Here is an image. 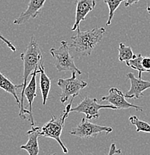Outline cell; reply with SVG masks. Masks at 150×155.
Wrapping results in <instances>:
<instances>
[{
    "mask_svg": "<svg viewBox=\"0 0 150 155\" xmlns=\"http://www.w3.org/2000/svg\"><path fill=\"white\" fill-rule=\"evenodd\" d=\"M46 1V0H30L26 10L21 13L20 15L14 19V24L22 25L28 22L31 19L36 18L44 6Z\"/></svg>",
    "mask_w": 150,
    "mask_h": 155,
    "instance_id": "10",
    "label": "cell"
},
{
    "mask_svg": "<svg viewBox=\"0 0 150 155\" xmlns=\"http://www.w3.org/2000/svg\"><path fill=\"white\" fill-rule=\"evenodd\" d=\"M0 40H1L2 43H4L5 44L7 45L8 47L10 48L11 51H12L13 52H16V51H17V47H16V46H14L12 43H11L10 40H8L7 38H5V37L3 36L1 33H0Z\"/></svg>",
    "mask_w": 150,
    "mask_h": 155,
    "instance_id": "20",
    "label": "cell"
},
{
    "mask_svg": "<svg viewBox=\"0 0 150 155\" xmlns=\"http://www.w3.org/2000/svg\"><path fill=\"white\" fill-rule=\"evenodd\" d=\"M129 121L131 124L136 127V131L144 132V133L150 134V124L145 121L140 120L139 118L136 116H132L129 117Z\"/></svg>",
    "mask_w": 150,
    "mask_h": 155,
    "instance_id": "17",
    "label": "cell"
},
{
    "mask_svg": "<svg viewBox=\"0 0 150 155\" xmlns=\"http://www.w3.org/2000/svg\"><path fill=\"white\" fill-rule=\"evenodd\" d=\"M139 1L140 0H126L125 3V6L126 8L130 7V6H132V5L137 4Z\"/></svg>",
    "mask_w": 150,
    "mask_h": 155,
    "instance_id": "23",
    "label": "cell"
},
{
    "mask_svg": "<svg viewBox=\"0 0 150 155\" xmlns=\"http://www.w3.org/2000/svg\"><path fill=\"white\" fill-rule=\"evenodd\" d=\"M74 98H71L70 102L67 104L65 107V110L63 112L62 116L60 117H56L54 115L52 116V119L48 122H46L43 127H38V126L33 125V127L38 134L40 137H49V138L54 139L56 140L59 145L61 146L63 152L64 154H68V148L65 146L63 141L61 140V134H62L63 129L65 125L66 119L68 118L69 114H70L71 108H72V101Z\"/></svg>",
    "mask_w": 150,
    "mask_h": 155,
    "instance_id": "3",
    "label": "cell"
},
{
    "mask_svg": "<svg viewBox=\"0 0 150 155\" xmlns=\"http://www.w3.org/2000/svg\"><path fill=\"white\" fill-rule=\"evenodd\" d=\"M57 84L61 90V102L65 104L70 98H75L79 96L81 90L88 86V82L77 78V72H72V76L58 79Z\"/></svg>",
    "mask_w": 150,
    "mask_h": 155,
    "instance_id": "5",
    "label": "cell"
},
{
    "mask_svg": "<svg viewBox=\"0 0 150 155\" xmlns=\"http://www.w3.org/2000/svg\"><path fill=\"white\" fill-rule=\"evenodd\" d=\"M100 101L108 102L111 105L116 107L117 110L134 108L138 111H143V108L142 107L128 102L126 100L125 94L117 87H111L109 90L108 95L100 98Z\"/></svg>",
    "mask_w": 150,
    "mask_h": 155,
    "instance_id": "8",
    "label": "cell"
},
{
    "mask_svg": "<svg viewBox=\"0 0 150 155\" xmlns=\"http://www.w3.org/2000/svg\"><path fill=\"white\" fill-rule=\"evenodd\" d=\"M105 33V28L103 27H96L84 31L78 28L76 35L71 38L72 43L70 44V47L75 51L77 55L81 57L89 56L102 40Z\"/></svg>",
    "mask_w": 150,
    "mask_h": 155,
    "instance_id": "2",
    "label": "cell"
},
{
    "mask_svg": "<svg viewBox=\"0 0 150 155\" xmlns=\"http://www.w3.org/2000/svg\"><path fill=\"white\" fill-rule=\"evenodd\" d=\"M20 58L23 62V76H22L23 87L21 90L20 93V107L19 116L23 120H26V114L30 116V112L28 110L25 109L24 106V98H25L24 91L28 84V77L32 75L37 69H39L40 64L43 63V53L35 36L32 37L25 51L20 54Z\"/></svg>",
    "mask_w": 150,
    "mask_h": 155,
    "instance_id": "1",
    "label": "cell"
},
{
    "mask_svg": "<svg viewBox=\"0 0 150 155\" xmlns=\"http://www.w3.org/2000/svg\"><path fill=\"white\" fill-rule=\"evenodd\" d=\"M40 69V89L41 92L42 98H43V104L46 105L48 98L51 90V80L45 72L43 63L39 67Z\"/></svg>",
    "mask_w": 150,
    "mask_h": 155,
    "instance_id": "15",
    "label": "cell"
},
{
    "mask_svg": "<svg viewBox=\"0 0 150 155\" xmlns=\"http://www.w3.org/2000/svg\"><path fill=\"white\" fill-rule=\"evenodd\" d=\"M146 72H150V69H149V70H147V71H146Z\"/></svg>",
    "mask_w": 150,
    "mask_h": 155,
    "instance_id": "25",
    "label": "cell"
},
{
    "mask_svg": "<svg viewBox=\"0 0 150 155\" xmlns=\"http://www.w3.org/2000/svg\"><path fill=\"white\" fill-rule=\"evenodd\" d=\"M143 57L141 54H138L134 59L131 60L129 62L126 64L128 67L132 68L135 70L138 71V78H142V73L144 72V69H143V65H142V61H143Z\"/></svg>",
    "mask_w": 150,
    "mask_h": 155,
    "instance_id": "19",
    "label": "cell"
},
{
    "mask_svg": "<svg viewBox=\"0 0 150 155\" xmlns=\"http://www.w3.org/2000/svg\"><path fill=\"white\" fill-rule=\"evenodd\" d=\"M103 1L108 5V7L109 9L108 19L106 22V25H110L111 22H112V19L114 17L115 11L120 7L121 3L124 1H126V0H103Z\"/></svg>",
    "mask_w": 150,
    "mask_h": 155,
    "instance_id": "18",
    "label": "cell"
},
{
    "mask_svg": "<svg viewBox=\"0 0 150 155\" xmlns=\"http://www.w3.org/2000/svg\"><path fill=\"white\" fill-rule=\"evenodd\" d=\"M119 51V61L120 62H125L128 64L131 60L134 59L136 57V54H134L132 48L131 46H126L124 43H120L118 48Z\"/></svg>",
    "mask_w": 150,
    "mask_h": 155,
    "instance_id": "16",
    "label": "cell"
},
{
    "mask_svg": "<svg viewBox=\"0 0 150 155\" xmlns=\"http://www.w3.org/2000/svg\"><path fill=\"white\" fill-rule=\"evenodd\" d=\"M96 5V0H77L75 22L71 28L72 31L80 28L81 22L86 19L87 15L95 8Z\"/></svg>",
    "mask_w": 150,
    "mask_h": 155,
    "instance_id": "11",
    "label": "cell"
},
{
    "mask_svg": "<svg viewBox=\"0 0 150 155\" xmlns=\"http://www.w3.org/2000/svg\"><path fill=\"white\" fill-rule=\"evenodd\" d=\"M147 11H148V13H149V14L150 15V6L149 5H147Z\"/></svg>",
    "mask_w": 150,
    "mask_h": 155,
    "instance_id": "24",
    "label": "cell"
},
{
    "mask_svg": "<svg viewBox=\"0 0 150 155\" xmlns=\"http://www.w3.org/2000/svg\"><path fill=\"white\" fill-rule=\"evenodd\" d=\"M142 65L144 69V72L150 69V57H143L142 61Z\"/></svg>",
    "mask_w": 150,
    "mask_h": 155,
    "instance_id": "22",
    "label": "cell"
},
{
    "mask_svg": "<svg viewBox=\"0 0 150 155\" xmlns=\"http://www.w3.org/2000/svg\"><path fill=\"white\" fill-rule=\"evenodd\" d=\"M113 131V128L107 126H102L93 123L86 118H83L81 122L70 132V134L82 139H89L96 137L99 134L105 132L110 134Z\"/></svg>",
    "mask_w": 150,
    "mask_h": 155,
    "instance_id": "7",
    "label": "cell"
},
{
    "mask_svg": "<svg viewBox=\"0 0 150 155\" xmlns=\"http://www.w3.org/2000/svg\"><path fill=\"white\" fill-rule=\"evenodd\" d=\"M126 77L130 81L131 87L126 94H125V98L139 99L143 96V92L150 88V81L139 78H138L132 72L127 74Z\"/></svg>",
    "mask_w": 150,
    "mask_h": 155,
    "instance_id": "9",
    "label": "cell"
},
{
    "mask_svg": "<svg viewBox=\"0 0 150 155\" xmlns=\"http://www.w3.org/2000/svg\"><path fill=\"white\" fill-rule=\"evenodd\" d=\"M51 155H56L55 154H51Z\"/></svg>",
    "mask_w": 150,
    "mask_h": 155,
    "instance_id": "26",
    "label": "cell"
},
{
    "mask_svg": "<svg viewBox=\"0 0 150 155\" xmlns=\"http://www.w3.org/2000/svg\"><path fill=\"white\" fill-rule=\"evenodd\" d=\"M22 87H23L22 84H15L13 83L8 78L6 77L0 71V89L5 91L6 93H10L11 95L14 96L19 108L20 107V98L17 96V91H18V90H22Z\"/></svg>",
    "mask_w": 150,
    "mask_h": 155,
    "instance_id": "13",
    "label": "cell"
},
{
    "mask_svg": "<svg viewBox=\"0 0 150 155\" xmlns=\"http://www.w3.org/2000/svg\"><path fill=\"white\" fill-rule=\"evenodd\" d=\"M28 135V140L25 145L20 146V149L25 150L29 155H38L40 152L38 138L40 135L33 127L27 132Z\"/></svg>",
    "mask_w": 150,
    "mask_h": 155,
    "instance_id": "14",
    "label": "cell"
},
{
    "mask_svg": "<svg viewBox=\"0 0 150 155\" xmlns=\"http://www.w3.org/2000/svg\"><path fill=\"white\" fill-rule=\"evenodd\" d=\"M70 45L65 40H62L58 48H52L50 54L54 58L55 66L58 72H75L78 75H82V72L76 67L73 58L70 52Z\"/></svg>",
    "mask_w": 150,
    "mask_h": 155,
    "instance_id": "4",
    "label": "cell"
},
{
    "mask_svg": "<svg viewBox=\"0 0 150 155\" xmlns=\"http://www.w3.org/2000/svg\"><path fill=\"white\" fill-rule=\"evenodd\" d=\"M121 153H122V150L117 148V145H116L115 143H112L111 145L110 149H109V153L108 155H114L117 154H121Z\"/></svg>",
    "mask_w": 150,
    "mask_h": 155,
    "instance_id": "21",
    "label": "cell"
},
{
    "mask_svg": "<svg viewBox=\"0 0 150 155\" xmlns=\"http://www.w3.org/2000/svg\"><path fill=\"white\" fill-rule=\"evenodd\" d=\"M38 74H40V69H37L32 74V78H31L29 83L27 84L26 87L24 91V95L26 98L27 101L28 103V110L30 112L29 116V122L31 125H35V120L33 117V112H32V107H33V102L35 101V98L37 97V81H36V76Z\"/></svg>",
    "mask_w": 150,
    "mask_h": 155,
    "instance_id": "12",
    "label": "cell"
},
{
    "mask_svg": "<svg viewBox=\"0 0 150 155\" xmlns=\"http://www.w3.org/2000/svg\"><path fill=\"white\" fill-rule=\"evenodd\" d=\"M101 109L117 110V108L111 104H100L95 98H90L86 96L82 99L79 104L74 107L71 108V112L85 114L86 119L88 120L98 119L99 117V110Z\"/></svg>",
    "mask_w": 150,
    "mask_h": 155,
    "instance_id": "6",
    "label": "cell"
}]
</instances>
